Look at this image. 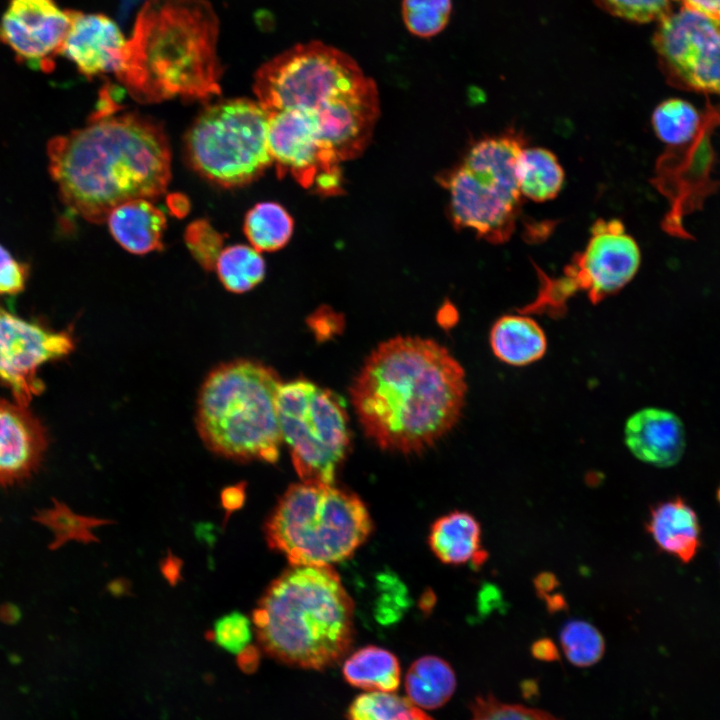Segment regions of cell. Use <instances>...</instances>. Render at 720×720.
Listing matches in <instances>:
<instances>
[{
  "instance_id": "cell-18",
  "label": "cell",
  "mask_w": 720,
  "mask_h": 720,
  "mask_svg": "<svg viewBox=\"0 0 720 720\" xmlns=\"http://www.w3.org/2000/svg\"><path fill=\"white\" fill-rule=\"evenodd\" d=\"M624 440L637 459L660 468L676 465L686 447L682 420L674 412L656 407L640 409L628 418Z\"/></svg>"
},
{
  "instance_id": "cell-45",
  "label": "cell",
  "mask_w": 720,
  "mask_h": 720,
  "mask_svg": "<svg viewBox=\"0 0 720 720\" xmlns=\"http://www.w3.org/2000/svg\"><path fill=\"white\" fill-rule=\"evenodd\" d=\"M717 498H718V501H719V503H720V486H719V489H718V492H717Z\"/></svg>"
},
{
  "instance_id": "cell-8",
  "label": "cell",
  "mask_w": 720,
  "mask_h": 720,
  "mask_svg": "<svg viewBox=\"0 0 720 720\" xmlns=\"http://www.w3.org/2000/svg\"><path fill=\"white\" fill-rule=\"evenodd\" d=\"M525 146V137L514 128L483 137L442 177L449 214L457 229L472 230L494 244L510 239L523 200L516 164Z\"/></svg>"
},
{
  "instance_id": "cell-5",
  "label": "cell",
  "mask_w": 720,
  "mask_h": 720,
  "mask_svg": "<svg viewBox=\"0 0 720 720\" xmlns=\"http://www.w3.org/2000/svg\"><path fill=\"white\" fill-rule=\"evenodd\" d=\"M353 601L332 566L291 565L266 588L252 614L258 643L290 666L323 670L354 636Z\"/></svg>"
},
{
  "instance_id": "cell-19",
  "label": "cell",
  "mask_w": 720,
  "mask_h": 720,
  "mask_svg": "<svg viewBox=\"0 0 720 720\" xmlns=\"http://www.w3.org/2000/svg\"><path fill=\"white\" fill-rule=\"evenodd\" d=\"M646 529L664 552L689 563L700 547V524L695 511L681 498L656 504Z\"/></svg>"
},
{
  "instance_id": "cell-24",
  "label": "cell",
  "mask_w": 720,
  "mask_h": 720,
  "mask_svg": "<svg viewBox=\"0 0 720 720\" xmlns=\"http://www.w3.org/2000/svg\"><path fill=\"white\" fill-rule=\"evenodd\" d=\"M342 674L351 686L366 691L395 692L401 680L398 658L374 645L362 647L346 658Z\"/></svg>"
},
{
  "instance_id": "cell-28",
  "label": "cell",
  "mask_w": 720,
  "mask_h": 720,
  "mask_svg": "<svg viewBox=\"0 0 720 720\" xmlns=\"http://www.w3.org/2000/svg\"><path fill=\"white\" fill-rule=\"evenodd\" d=\"M224 288L244 293L256 287L265 277V261L252 246L238 244L224 248L215 265Z\"/></svg>"
},
{
  "instance_id": "cell-41",
  "label": "cell",
  "mask_w": 720,
  "mask_h": 720,
  "mask_svg": "<svg viewBox=\"0 0 720 720\" xmlns=\"http://www.w3.org/2000/svg\"><path fill=\"white\" fill-rule=\"evenodd\" d=\"M531 652L535 658L542 661H554L559 656L555 644L548 638L535 641L531 647Z\"/></svg>"
},
{
  "instance_id": "cell-34",
  "label": "cell",
  "mask_w": 720,
  "mask_h": 720,
  "mask_svg": "<svg viewBox=\"0 0 720 720\" xmlns=\"http://www.w3.org/2000/svg\"><path fill=\"white\" fill-rule=\"evenodd\" d=\"M471 720H559L548 712L500 702L493 696L478 697L472 704Z\"/></svg>"
},
{
  "instance_id": "cell-29",
  "label": "cell",
  "mask_w": 720,
  "mask_h": 720,
  "mask_svg": "<svg viewBox=\"0 0 720 720\" xmlns=\"http://www.w3.org/2000/svg\"><path fill=\"white\" fill-rule=\"evenodd\" d=\"M34 519L53 532L54 539L50 544V549H57L71 540L85 544L96 542L97 538L92 530L111 524V521L107 519L79 515L55 499L51 508L39 511Z\"/></svg>"
},
{
  "instance_id": "cell-42",
  "label": "cell",
  "mask_w": 720,
  "mask_h": 720,
  "mask_svg": "<svg viewBox=\"0 0 720 720\" xmlns=\"http://www.w3.org/2000/svg\"><path fill=\"white\" fill-rule=\"evenodd\" d=\"M181 562L172 555L166 559L162 565V571L165 577L174 584L180 576Z\"/></svg>"
},
{
  "instance_id": "cell-12",
  "label": "cell",
  "mask_w": 720,
  "mask_h": 720,
  "mask_svg": "<svg viewBox=\"0 0 720 720\" xmlns=\"http://www.w3.org/2000/svg\"><path fill=\"white\" fill-rule=\"evenodd\" d=\"M653 45L670 85L720 95V19L682 7L659 20Z\"/></svg>"
},
{
  "instance_id": "cell-27",
  "label": "cell",
  "mask_w": 720,
  "mask_h": 720,
  "mask_svg": "<svg viewBox=\"0 0 720 720\" xmlns=\"http://www.w3.org/2000/svg\"><path fill=\"white\" fill-rule=\"evenodd\" d=\"M651 123L656 136L674 147L686 145L697 138L704 128V118L689 102L670 98L656 106Z\"/></svg>"
},
{
  "instance_id": "cell-3",
  "label": "cell",
  "mask_w": 720,
  "mask_h": 720,
  "mask_svg": "<svg viewBox=\"0 0 720 720\" xmlns=\"http://www.w3.org/2000/svg\"><path fill=\"white\" fill-rule=\"evenodd\" d=\"M253 89L268 113L294 110L305 116L340 163L365 151L380 113L374 80L350 55L316 40L263 64Z\"/></svg>"
},
{
  "instance_id": "cell-11",
  "label": "cell",
  "mask_w": 720,
  "mask_h": 720,
  "mask_svg": "<svg viewBox=\"0 0 720 720\" xmlns=\"http://www.w3.org/2000/svg\"><path fill=\"white\" fill-rule=\"evenodd\" d=\"M641 253L635 239L619 219H597L585 248L565 266L563 274L551 278L538 269L540 288L536 299L522 313L560 316L569 297L585 292L597 304L624 288L636 275Z\"/></svg>"
},
{
  "instance_id": "cell-37",
  "label": "cell",
  "mask_w": 720,
  "mask_h": 720,
  "mask_svg": "<svg viewBox=\"0 0 720 720\" xmlns=\"http://www.w3.org/2000/svg\"><path fill=\"white\" fill-rule=\"evenodd\" d=\"M29 267L16 260L0 244V295H15L21 292L28 279Z\"/></svg>"
},
{
  "instance_id": "cell-23",
  "label": "cell",
  "mask_w": 720,
  "mask_h": 720,
  "mask_svg": "<svg viewBox=\"0 0 720 720\" xmlns=\"http://www.w3.org/2000/svg\"><path fill=\"white\" fill-rule=\"evenodd\" d=\"M456 675L444 659L426 655L415 660L405 676L406 698L420 709H437L453 696Z\"/></svg>"
},
{
  "instance_id": "cell-9",
  "label": "cell",
  "mask_w": 720,
  "mask_h": 720,
  "mask_svg": "<svg viewBox=\"0 0 720 720\" xmlns=\"http://www.w3.org/2000/svg\"><path fill=\"white\" fill-rule=\"evenodd\" d=\"M268 113L258 101L233 99L207 107L186 137L192 166L227 187L247 184L272 163L267 144Z\"/></svg>"
},
{
  "instance_id": "cell-22",
  "label": "cell",
  "mask_w": 720,
  "mask_h": 720,
  "mask_svg": "<svg viewBox=\"0 0 720 720\" xmlns=\"http://www.w3.org/2000/svg\"><path fill=\"white\" fill-rule=\"evenodd\" d=\"M489 342L494 355L512 366H525L541 359L547 349L542 327L519 314L503 315L493 324Z\"/></svg>"
},
{
  "instance_id": "cell-25",
  "label": "cell",
  "mask_w": 720,
  "mask_h": 720,
  "mask_svg": "<svg viewBox=\"0 0 720 720\" xmlns=\"http://www.w3.org/2000/svg\"><path fill=\"white\" fill-rule=\"evenodd\" d=\"M516 174L523 198L546 202L557 197L565 179L556 155L543 147H524L517 159Z\"/></svg>"
},
{
  "instance_id": "cell-15",
  "label": "cell",
  "mask_w": 720,
  "mask_h": 720,
  "mask_svg": "<svg viewBox=\"0 0 720 720\" xmlns=\"http://www.w3.org/2000/svg\"><path fill=\"white\" fill-rule=\"evenodd\" d=\"M55 0H9L0 19V42L30 68L49 71L72 20Z\"/></svg>"
},
{
  "instance_id": "cell-16",
  "label": "cell",
  "mask_w": 720,
  "mask_h": 720,
  "mask_svg": "<svg viewBox=\"0 0 720 720\" xmlns=\"http://www.w3.org/2000/svg\"><path fill=\"white\" fill-rule=\"evenodd\" d=\"M47 446L46 429L27 406L0 398V486L30 477Z\"/></svg>"
},
{
  "instance_id": "cell-44",
  "label": "cell",
  "mask_w": 720,
  "mask_h": 720,
  "mask_svg": "<svg viewBox=\"0 0 720 720\" xmlns=\"http://www.w3.org/2000/svg\"><path fill=\"white\" fill-rule=\"evenodd\" d=\"M402 720H434L422 709L414 706L413 709Z\"/></svg>"
},
{
  "instance_id": "cell-14",
  "label": "cell",
  "mask_w": 720,
  "mask_h": 720,
  "mask_svg": "<svg viewBox=\"0 0 720 720\" xmlns=\"http://www.w3.org/2000/svg\"><path fill=\"white\" fill-rule=\"evenodd\" d=\"M267 144L280 176L288 172L304 188L328 196L342 191L340 163L301 113L294 110L268 113Z\"/></svg>"
},
{
  "instance_id": "cell-40",
  "label": "cell",
  "mask_w": 720,
  "mask_h": 720,
  "mask_svg": "<svg viewBox=\"0 0 720 720\" xmlns=\"http://www.w3.org/2000/svg\"><path fill=\"white\" fill-rule=\"evenodd\" d=\"M260 663V652L257 647L249 645L237 655L239 669L247 674L257 670Z\"/></svg>"
},
{
  "instance_id": "cell-32",
  "label": "cell",
  "mask_w": 720,
  "mask_h": 720,
  "mask_svg": "<svg viewBox=\"0 0 720 720\" xmlns=\"http://www.w3.org/2000/svg\"><path fill=\"white\" fill-rule=\"evenodd\" d=\"M414 705L394 692L367 691L350 704L349 720H402Z\"/></svg>"
},
{
  "instance_id": "cell-4",
  "label": "cell",
  "mask_w": 720,
  "mask_h": 720,
  "mask_svg": "<svg viewBox=\"0 0 720 720\" xmlns=\"http://www.w3.org/2000/svg\"><path fill=\"white\" fill-rule=\"evenodd\" d=\"M218 32V18L206 0H147L116 77L143 101L216 95Z\"/></svg>"
},
{
  "instance_id": "cell-13",
  "label": "cell",
  "mask_w": 720,
  "mask_h": 720,
  "mask_svg": "<svg viewBox=\"0 0 720 720\" xmlns=\"http://www.w3.org/2000/svg\"><path fill=\"white\" fill-rule=\"evenodd\" d=\"M72 335L22 319L0 307V381L14 401L28 406L44 389L38 369L74 349Z\"/></svg>"
},
{
  "instance_id": "cell-39",
  "label": "cell",
  "mask_w": 720,
  "mask_h": 720,
  "mask_svg": "<svg viewBox=\"0 0 720 720\" xmlns=\"http://www.w3.org/2000/svg\"><path fill=\"white\" fill-rule=\"evenodd\" d=\"M682 3L686 9L720 19V0H682Z\"/></svg>"
},
{
  "instance_id": "cell-20",
  "label": "cell",
  "mask_w": 720,
  "mask_h": 720,
  "mask_svg": "<svg viewBox=\"0 0 720 720\" xmlns=\"http://www.w3.org/2000/svg\"><path fill=\"white\" fill-rule=\"evenodd\" d=\"M106 221L113 238L130 253L142 255L162 248L166 218L149 199L117 206Z\"/></svg>"
},
{
  "instance_id": "cell-43",
  "label": "cell",
  "mask_w": 720,
  "mask_h": 720,
  "mask_svg": "<svg viewBox=\"0 0 720 720\" xmlns=\"http://www.w3.org/2000/svg\"><path fill=\"white\" fill-rule=\"evenodd\" d=\"M535 586L540 593L548 592L557 586V580L552 574L543 573L535 579Z\"/></svg>"
},
{
  "instance_id": "cell-6",
  "label": "cell",
  "mask_w": 720,
  "mask_h": 720,
  "mask_svg": "<svg viewBox=\"0 0 720 720\" xmlns=\"http://www.w3.org/2000/svg\"><path fill=\"white\" fill-rule=\"evenodd\" d=\"M281 385L277 372L256 360H232L210 371L195 416L206 447L235 461L275 463L283 441L276 406Z\"/></svg>"
},
{
  "instance_id": "cell-35",
  "label": "cell",
  "mask_w": 720,
  "mask_h": 720,
  "mask_svg": "<svg viewBox=\"0 0 720 720\" xmlns=\"http://www.w3.org/2000/svg\"><path fill=\"white\" fill-rule=\"evenodd\" d=\"M209 638L229 653L239 654L250 645L252 638L249 619L240 612H231L219 618Z\"/></svg>"
},
{
  "instance_id": "cell-30",
  "label": "cell",
  "mask_w": 720,
  "mask_h": 720,
  "mask_svg": "<svg viewBox=\"0 0 720 720\" xmlns=\"http://www.w3.org/2000/svg\"><path fill=\"white\" fill-rule=\"evenodd\" d=\"M560 643L567 660L577 667L598 663L605 652L601 632L585 620H570L560 631Z\"/></svg>"
},
{
  "instance_id": "cell-7",
  "label": "cell",
  "mask_w": 720,
  "mask_h": 720,
  "mask_svg": "<svg viewBox=\"0 0 720 720\" xmlns=\"http://www.w3.org/2000/svg\"><path fill=\"white\" fill-rule=\"evenodd\" d=\"M371 530L369 511L358 495L333 483L302 480L286 489L264 524L268 546L299 566L345 560Z\"/></svg>"
},
{
  "instance_id": "cell-2",
  "label": "cell",
  "mask_w": 720,
  "mask_h": 720,
  "mask_svg": "<svg viewBox=\"0 0 720 720\" xmlns=\"http://www.w3.org/2000/svg\"><path fill=\"white\" fill-rule=\"evenodd\" d=\"M48 157L64 204L93 223L125 202L159 196L171 176L163 131L129 114H96L85 127L53 138Z\"/></svg>"
},
{
  "instance_id": "cell-38",
  "label": "cell",
  "mask_w": 720,
  "mask_h": 720,
  "mask_svg": "<svg viewBox=\"0 0 720 720\" xmlns=\"http://www.w3.org/2000/svg\"><path fill=\"white\" fill-rule=\"evenodd\" d=\"M246 499V483L240 482L233 486L226 487L221 492V504L226 512V521L229 515L239 510Z\"/></svg>"
},
{
  "instance_id": "cell-10",
  "label": "cell",
  "mask_w": 720,
  "mask_h": 720,
  "mask_svg": "<svg viewBox=\"0 0 720 720\" xmlns=\"http://www.w3.org/2000/svg\"><path fill=\"white\" fill-rule=\"evenodd\" d=\"M276 406L282 440L301 480L333 483L350 444L341 399L310 381L294 380L282 383Z\"/></svg>"
},
{
  "instance_id": "cell-31",
  "label": "cell",
  "mask_w": 720,
  "mask_h": 720,
  "mask_svg": "<svg viewBox=\"0 0 720 720\" xmlns=\"http://www.w3.org/2000/svg\"><path fill=\"white\" fill-rule=\"evenodd\" d=\"M451 10V0H403L401 13L411 34L430 38L446 27Z\"/></svg>"
},
{
  "instance_id": "cell-17",
  "label": "cell",
  "mask_w": 720,
  "mask_h": 720,
  "mask_svg": "<svg viewBox=\"0 0 720 720\" xmlns=\"http://www.w3.org/2000/svg\"><path fill=\"white\" fill-rule=\"evenodd\" d=\"M126 41L116 23L102 14L73 11L72 20L60 54L92 77L120 72Z\"/></svg>"
},
{
  "instance_id": "cell-1",
  "label": "cell",
  "mask_w": 720,
  "mask_h": 720,
  "mask_svg": "<svg viewBox=\"0 0 720 720\" xmlns=\"http://www.w3.org/2000/svg\"><path fill=\"white\" fill-rule=\"evenodd\" d=\"M466 375L433 339L397 336L379 344L353 379L350 395L365 434L381 449L419 453L459 421Z\"/></svg>"
},
{
  "instance_id": "cell-36",
  "label": "cell",
  "mask_w": 720,
  "mask_h": 720,
  "mask_svg": "<svg viewBox=\"0 0 720 720\" xmlns=\"http://www.w3.org/2000/svg\"><path fill=\"white\" fill-rule=\"evenodd\" d=\"M677 0H600L612 14L634 22L660 20Z\"/></svg>"
},
{
  "instance_id": "cell-26",
  "label": "cell",
  "mask_w": 720,
  "mask_h": 720,
  "mask_svg": "<svg viewBox=\"0 0 720 720\" xmlns=\"http://www.w3.org/2000/svg\"><path fill=\"white\" fill-rule=\"evenodd\" d=\"M293 225L292 217L280 204L261 202L246 214L244 233L253 248L271 252L288 243Z\"/></svg>"
},
{
  "instance_id": "cell-21",
  "label": "cell",
  "mask_w": 720,
  "mask_h": 720,
  "mask_svg": "<svg viewBox=\"0 0 720 720\" xmlns=\"http://www.w3.org/2000/svg\"><path fill=\"white\" fill-rule=\"evenodd\" d=\"M482 531L479 521L469 512L452 511L434 521L428 543L443 563L461 565L481 564L487 557L481 548Z\"/></svg>"
},
{
  "instance_id": "cell-33",
  "label": "cell",
  "mask_w": 720,
  "mask_h": 720,
  "mask_svg": "<svg viewBox=\"0 0 720 720\" xmlns=\"http://www.w3.org/2000/svg\"><path fill=\"white\" fill-rule=\"evenodd\" d=\"M184 237L194 259L205 270H213L221 251L224 249L223 235L217 232L207 221L198 220L187 227Z\"/></svg>"
}]
</instances>
